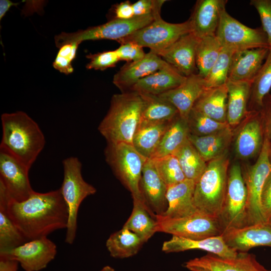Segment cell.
Instances as JSON below:
<instances>
[{"label":"cell","instance_id":"7402d4cb","mask_svg":"<svg viewBox=\"0 0 271 271\" xmlns=\"http://www.w3.org/2000/svg\"><path fill=\"white\" fill-rule=\"evenodd\" d=\"M206 88L204 78L196 73L186 77L179 86L159 96L172 104L179 115L187 120L194 103Z\"/></svg>","mask_w":271,"mask_h":271},{"label":"cell","instance_id":"1f68e13d","mask_svg":"<svg viewBox=\"0 0 271 271\" xmlns=\"http://www.w3.org/2000/svg\"><path fill=\"white\" fill-rule=\"evenodd\" d=\"M145 243L137 234L122 227L109 236L106 246L111 257L124 258L136 255Z\"/></svg>","mask_w":271,"mask_h":271},{"label":"cell","instance_id":"277c9868","mask_svg":"<svg viewBox=\"0 0 271 271\" xmlns=\"http://www.w3.org/2000/svg\"><path fill=\"white\" fill-rule=\"evenodd\" d=\"M227 153L207 162V167L195 183L194 202L197 209L217 218L224 201L228 176Z\"/></svg>","mask_w":271,"mask_h":271},{"label":"cell","instance_id":"f6af8a7d","mask_svg":"<svg viewBox=\"0 0 271 271\" xmlns=\"http://www.w3.org/2000/svg\"><path fill=\"white\" fill-rule=\"evenodd\" d=\"M119 60L131 62L142 59L146 55L143 47L133 43L121 44L116 50Z\"/></svg>","mask_w":271,"mask_h":271},{"label":"cell","instance_id":"83f0119b","mask_svg":"<svg viewBox=\"0 0 271 271\" xmlns=\"http://www.w3.org/2000/svg\"><path fill=\"white\" fill-rule=\"evenodd\" d=\"M251 81H227V122L232 128L247 116Z\"/></svg>","mask_w":271,"mask_h":271},{"label":"cell","instance_id":"ee69618b","mask_svg":"<svg viewBox=\"0 0 271 271\" xmlns=\"http://www.w3.org/2000/svg\"><path fill=\"white\" fill-rule=\"evenodd\" d=\"M250 4L257 11L261 28L266 35L269 47H271V0H251Z\"/></svg>","mask_w":271,"mask_h":271},{"label":"cell","instance_id":"4316f807","mask_svg":"<svg viewBox=\"0 0 271 271\" xmlns=\"http://www.w3.org/2000/svg\"><path fill=\"white\" fill-rule=\"evenodd\" d=\"M227 95L226 83L206 88L196 101L192 110L219 122L227 123Z\"/></svg>","mask_w":271,"mask_h":271},{"label":"cell","instance_id":"836d02e7","mask_svg":"<svg viewBox=\"0 0 271 271\" xmlns=\"http://www.w3.org/2000/svg\"><path fill=\"white\" fill-rule=\"evenodd\" d=\"M157 221L145 204L133 199L131 213L123 227L137 234L146 242L157 232Z\"/></svg>","mask_w":271,"mask_h":271},{"label":"cell","instance_id":"8992f818","mask_svg":"<svg viewBox=\"0 0 271 271\" xmlns=\"http://www.w3.org/2000/svg\"><path fill=\"white\" fill-rule=\"evenodd\" d=\"M104 155L106 163L115 176L130 192L132 199L145 204L140 182L144 164L148 159L140 154L132 144L123 143H107Z\"/></svg>","mask_w":271,"mask_h":271},{"label":"cell","instance_id":"e575fe53","mask_svg":"<svg viewBox=\"0 0 271 271\" xmlns=\"http://www.w3.org/2000/svg\"><path fill=\"white\" fill-rule=\"evenodd\" d=\"M271 88V47L259 70L251 83L248 111H260L263 100Z\"/></svg>","mask_w":271,"mask_h":271},{"label":"cell","instance_id":"f907efd6","mask_svg":"<svg viewBox=\"0 0 271 271\" xmlns=\"http://www.w3.org/2000/svg\"><path fill=\"white\" fill-rule=\"evenodd\" d=\"M19 262L0 257V271H18Z\"/></svg>","mask_w":271,"mask_h":271},{"label":"cell","instance_id":"5b68a950","mask_svg":"<svg viewBox=\"0 0 271 271\" xmlns=\"http://www.w3.org/2000/svg\"><path fill=\"white\" fill-rule=\"evenodd\" d=\"M62 164L64 177L60 189L69 211L65 241L72 244L76 237L79 207L86 198L96 192V189L84 180L81 173L82 164L77 158L65 159Z\"/></svg>","mask_w":271,"mask_h":271},{"label":"cell","instance_id":"6da1fadb","mask_svg":"<svg viewBox=\"0 0 271 271\" xmlns=\"http://www.w3.org/2000/svg\"><path fill=\"white\" fill-rule=\"evenodd\" d=\"M0 208L28 240L47 236L66 229L69 211L60 189L46 193L34 191L26 200L18 202L0 194Z\"/></svg>","mask_w":271,"mask_h":271},{"label":"cell","instance_id":"b9f144b4","mask_svg":"<svg viewBox=\"0 0 271 271\" xmlns=\"http://www.w3.org/2000/svg\"><path fill=\"white\" fill-rule=\"evenodd\" d=\"M79 44L76 42L69 43L59 48V50L53 63V67L66 75L72 73L74 71L72 62L76 57Z\"/></svg>","mask_w":271,"mask_h":271},{"label":"cell","instance_id":"9a60e30c","mask_svg":"<svg viewBox=\"0 0 271 271\" xmlns=\"http://www.w3.org/2000/svg\"><path fill=\"white\" fill-rule=\"evenodd\" d=\"M184 266L189 270L199 268L206 271H270L262 265L254 254L247 252H238L236 256L231 258L209 253L186 261Z\"/></svg>","mask_w":271,"mask_h":271},{"label":"cell","instance_id":"7dc6e473","mask_svg":"<svg viewBox=\"0 0 271 271\" xmlns=\"http://www.w3.org/2000/svg\"><path fill=\"white\" fill-rule=\"evenodd\" d=\"M261 201L264 220L266 222L271 223V172L264 184Z\"/></svg>","mask_w":271,"mask_h":271},{"label":"cell","instance_id":"7c38bea8","mask_svg":"<svg viewBox=\"0 0 271 271\" xmlns=\"http://www.w3.org/2000/svg\"><path fill=\"white\" fill-rule=\"evenodd\" d=\"M223 48L234 52L246 49L269 48L261 27L249 28L231 16L224 9L216 35Z\"/></svg>","mask_w":271,"mask_h":271},{"label":"cell","instance_id":"f35d334b","mask_svg":"<svg viewBox=\"0 0 271 271\" xmlns=\"http://www.w3.org/2000/svg\"><path fill=\"white\" fill-rule=\"evenodd\" d=\"M151 159L158 173L167 186L180 183L186 179L174 155Z\"/></svg>","mask_w":271,"mask_h":271},{"label":"cell","instance_id":"7bdbcfd3","mask_svg":"<svg viewBox=\"0 0 271 271\" xmlns=\"http://www.w3.org/2000/svg\"><path fill=\"white\" fill-rule=\"evenodd\" d=\"M86 57L89 60L86 66V68L96 70L103 71L115 67L120 61L115 50L89 54L86 55Z\"/></svg>","mask_w":271,"mask_h":271},{"label":"cell","instance_id":"d6a6232c","mask_svg":"<svg viewBox=\"0 0 271 271\" xmlns=\"http://www.w3.org/2000/svg\"><path fill=\"white\" fill-rule=\"evenodd\" d=\"M140 94L144 102L140 123L149 124L169 122L179 114L172 104L160 96Z\"/></svg>","mask_w":271,"mask_h":271},{"label":"cell","instance_id":"44dd1931","mask_svg":"<svg viewBox=\"0 0 271 271\" xmlns=\"http://www.w3.org/2000/svg\"><path fill=\"white\" fill-rule=\"evenodd\" d=\"M226 0H198L188 20L191 33L199 39L215 36Z\"/></svg>","mask_w":271,"mask_h":271},{"label":"cell","instance_id":"816d5d0a","mask_svg":"<svg viewBox=\"0 0 271 271\" xmlns=\"http://www.w3.org/2000/svg\"><path fill=\"white\" fill-rule=\"evenodd\" d=\"M18 3H13L9 0L0 1V20L3 19L7 12L12 6L18 5Z\"/></svg>","mask_w":271,"mask_h":271},{"label":"cell","instance_id":"4fadbf2b","mask_svg":"<svg viewBox=\"0 0 271 271\" xmlns=\"http://www.w3.org/2000/svg\"><path fill=\"white\" fill-rule=\"evenodd\" d=\"M56 253V244L47 236H43L1 252L0 257L18 261L25 271H39L47 267Z\"/></svg>","mask_w":271,"mask_h":271},{"label":"cell","instance_id":"60d3db41","mask_svg":"<svg viewBox=\"0 0 271 271\" xmlns=\"http://www.w3.org/2000/svg\"><path fill=\"white\" fill-rule=\"evenodd\" d=\"M233 53L231 50L222 48L216 63L204 78L206 88L217 87L226 83Z\"/></svg>","mask_w":271,"mask_h":271},{"label":"cell","instance_id":"e0dca14e","mask_svg":"<svg viewBox=\"0 0 271 271\" xmlns=\"http://www.w3.org/2000/svg\"><path fill=\"white\" fill-rule=\"evenodd\" d=\"M227 245L237 252H248L256 246H271V223L262 222L232 228L223 232Z\"/></svg>","mask_w":271,"mask_h":271},{"label":"cell","instance_id":"11a10c76","mask_svg":"<svg viewBox=\"0 0 271 271\" xmlns=\"http://www.w3.org/2000/svg\"><path fill=\"white\" fill-rule=\"evenodd\" d=\"M270 159L271 161V142H270Z\"/></svg>","mask_w":271,"mask_h":271},{"label":"cell","instance_id":"cb8c5ba5","mask_svg":"<svg viewBox=\"0 0 271 271\" xmlns=\"http://www.w3.org/2000/svg\"><path fill=\"white\" fill-rule=\"evenodd\" d=\"M268 51L269 48H262L234 52L227 81L252 82L263 63Z\"/></svg>","mask_w":271,"mask_h":271},{"label":"cell","instance_id":"7a4b0ae2","mask_svg":"<svg viewBox=\"0 0 271 271\" xmlns=\"http://www.w3.org/2000/svg\"><path fill=\"white\" fill-rule=\"evenodd\" d=\"M2 138L0 148L30 169L45 145L37 123L26 112L18 111L1 116Z\"/></svg>","mask_w":271,"mask_h":271},{"label":"cell","instance_id":"f1b7e54d","mask_svg":"<svg viewBox=\"0 0 271 271\" xmlns=\"http://www.w3.org/2000/svg\"><path fill=\"white\" fill-rule=\"evenodd\" d=\"M230 126L217 132L205 136L190 133L188 140L207 163L226 153L232 139Z\"/></svg>","mask_w":271,"mask_h":271},{"label":"cell","instance_id":"d4e9b609","mask_svg":"<svg viewBox=\"0 0 271 271\" xmlns=\"http://www.w3.org/2000/svg\"><path fill=\"white\" fill-rule=\"evenodd\" d=\"M195 182L185 180L167 186L166 199L168 207L162 216L176 218L187 216L198 211L194 202Z\"/></svg>","mask_w":271,"mask_h":271},{"label":"cell","instance_id":"8d00e7d4","mask_svg":"<svg viewBox=\"0 0 271 271\" xmlns=\"http://www.w3.org/2000/svg\"><path fill=\"white\" fill-rule=\"evenodd\" d=\"M222 47L216 36L200 39L196 50L198 74L203 78L208 75L217 60Z\"/></svg>","mask_w":271,"mask_h":271},{"label":"cell","instance_id":"3957f363","mask_svg":"<svg viewBox=\"0 0 271 271\" xmlns=\"http://www.w3.org/2000/svg\"><path fill=\"white\" fill-rule=\"evenodd\" d=\"M144 102L134 91L114 94L105 116L98 129L107 143L132 144L134 133L142 119Z\"/></svg>","mask_w":271,"mask_h":271},{"label":"cell","instance_id":"ba28073f","mask_svg":"<svg viewBox=\"0 0 271 271\" xmlns=\"http://www.w3.org/2000/svg\"><path fill=\"white\" fill-rule=\"evenodd\" d=\"M270 141L264 136L263 143L256 162L243 174L247 190L246 214L247 225L264 220L261 208V194L265 182L271 172Z\"/></svg>","mask_w":271,"mask_h":271},{"label":"cell","instance_id":"30bf717a","mask_svg":"<svg viewBox=\"0 0 271 271\" xmlns=\"http://www.w3.org/2000/svg\"><path fill=\"white\" fill-rule=\"evenodd\" d=\"M246 203L247 190L243 173L240 165L235 163L228 172L225 197L218 218L223 232L247 225Z\"/></svg>","mask_w":271,"mask_h":271},{"label":"cell","instance_id":"2e32d148","mask_svg":"<svg viewBox=\"0 0 271 271\" xmlns=\"http://www.w3.org/2000/svg\"><path fill=\"white\" fill-rule=\"evenodd\" d=\"M140 188L144 202L150 213L156 218L166 212L167 186L161 179L153 160L148 159L142 173Z\"/></svg>","mask_w":271,"mask_h":271},{"label":"cell","instance_id":"f546056e","mask_svg":"<svg viewBox=\"0 0 271 271\" xmlns=\"http://www.w3.org/2000/svg\"><path fill=\"white\" fill-rule=\"evenodd\" d=\"M171 121L149 124L140 123L133 136L132 145L144 157L151 159Z\"/></svg>","mask_w":271,"mask_h":271},{"label":"cell","instance_id":"8fae6325","mask_svg":"<svg viewBox=\"0 0 271 271\" xmlns=\"http://www.w3.org/2000/svg\"><path fill=\"white\" fill-rule=\"evenodd\" d=\"M157 232L191 239H202L220 235L223 231L217 218L201 212L183 217L156 216Z\"/></svg>","mask_w":271,"mask_h":271},{"label":"cell","instance_id":"484cf974","mask_svg":"<svg viewBox=\"0 0 271 271\" xmlns=\"http://www.w3.org/2000/svg\"><path fill=\"white\" fill-rule=\"evenodd\" d=\"M186 78V77L168 64L164 68L139 80L129 91L159 96L179 86Z\"/></svg>","mask_w":271,"mask_h":271},{"label":"cell","instance_id":"4dcf8cb0","mask_svg":"<svg viewBox=\"0 0 271 271\" xmlns=\"http://www.w3.org/2000/svg\"><path fill=\"white\" fill-rule=\"evenodd\" d=\"M190 133L187 120L178 114L170 123L151 159L173 155L188 140Z\"/></svg>","mask_w":271,"mask_h":271},{"label":"cell","instance_id":"74e56055","mask_svg":"<svg viewBox=\"0 0 271 271\" xmlns=\"http://www.w3.org/2000/svg\"><path fill=\"white\" fill-rule=\"evenodd\" d=\"M28 241L5 210L0 208V252L15 248Z\"/></svg>","mask_w":271,"mask_h":271},{"label":"cell","instance_id":"681fc988","mask_svg":"<svg viewBox=\"0 0 271 271\" xmlns=\"http://www.w3.org/2000/svg\"><path fill=\"white\" fill-rule=\"evenodd\" d=\"M113 19H129L134 17L132 4L129 1L121 2L115 5L113 9Z\"/></svg>","mask_w":271,"mask_h":271},{"label":"cell","instance_id":"bcb514c9","mask_svg":"<svg viewBox=\"0 0 271 271\" xmlns=\"http://www.w3.org/2000/svg\"><path fill=\"white\" fill-rule=\"evenodd\" d=\"M164 0H139L132 4L134 16L160 14Z\"/></svg>","mask_w":271,"mask_h":271},{"label":"cell","instance_id":"c3c4849f","mask_svg":"<svg viewBox=\"0 0 271 271\" xmlns=\"http://www.w3.org/2000/svg\"><path fill=\"white\" fill-rule=\"evenodd\" d=\"M259 112L264 135L267 136L271 142V94L269 93L264 98L262 106Z\"/></svg>","mask_w":271,"mask_h":271},{"label":"cell","instance_id":"52a82bcc","mask_svg":"<svg viewBox=\"0 0 271 271\" xmlns=\"http://www.w3.org/2000/svg\"><path fill=\"white\" fill-rule=\"evenodd\" d=\"M155 15L134 16L129 19H111L103 24L89 27L74 33H65L55 36L57 47L69 43L80 44L86 40H112L117 42L149 25L155 19Z\"/></svg>","mask_w":271,"mask_h":271},{"label":"cell","instance_id":"d6986e66","mask_svg":"<svg viewBox=\"0 0 271 271\" xmlns=\"http://www.w3.org/2000/svg\"><path fill=\"white\" fill-rule=\"evenodd\" d=\"M168 64L160 56L150 51L141 59L127 62L114 74L113 83L121 92L129 91L141 79L164 68Z\"/></svg>","mask_w":271,"mask_h":271},{"label":"cell","instance_id":"f5cc1de1","mask_svg":"<svg viewBox=\"0 0 271 271\" xmlns=\"http://www.w3.org/2000/svg\"><path fill=\"white\" fill-rule=\"evenodd\" d=\"M99 271H115L113 268L109 265H106Z\"/></svg>","mask_w":271,"mask_h":271},{"label":"cell","instance_id":"5bb4252c","mask_svg":"<svg viewBox=\"0 0 271 271\" xmlns=\"http://www.w3.org/2000/svg\"><path fill=\"white\" fill-rule=\"evenodd\" d=\"M29 170L9 152L0 148V183L11 199L23 201L35 191L30 182Z\"/></svg>","mask_w":271,"mask_h":271},{"label":"cell","instance_id":"ffe728a7","mask_svg":"<svg viewBox=\"0 0 271 271\" xmlns=\"http://www.w3.org/2000/svg\"><path fill=\"white\" fill-rule=\"evenodd\" d=\"M236 136V156L248 159L259 154L263 143L264 130L259 111H249Z\"/></svg>","mask_w":271,"mask_h":271},{"label":"cell","instance_id":"db71d44e","mask_svg":"<svg viewBox=\"0 0 271 271\" xmlns=\"http://www.w3.org/2000/svg\"><path fill=\"white\" fill-rule=\"evenodd\" d=\"M189 270L190 271H206L205 270H204L203 269L199 268H192L190 269Z\"/></svg>","mask_w":271,"mask_h":271},{"label":"cell","instance_id":"9c48e42d","mask_svg":"<svg viewBox=\"0 0 271 271\" xmlns=\"http://www.w3.org/2000/svg\"><path fill=\"white\" fill-rule=\"evenodd\" d=\"M190 33L191 27L189 20L181 23H170L164 21L159 14L151 24L117 42L120 44L135 43L157 53Z\"/></svg>","mask_w":271,"mask_h":271},{"label":"cell","instance_id":"603a6c76","mask_svg":"<svg viewBox=\"0 0 271 271\" xmlns=\"http://www.w3.org/2000/svg\"><path fill=\"white\" fill-rule=\"evenodd\" d=\"M162 249L165 253L199 249L227 258H234L238 253L227 245L222 235L197 240L172 236L164 242Z\"/></svg>","mask_w":271,"mask_h":271},{"label":"cell","instance_id":"d590c367","mask_svg":"<svg viewBox=\"0 0 271 271\" xmlns=\"http://www.w3.org/2000/svg\"><path fill=\"white\" fill-rule=\"evenodd\" d=\"M173 155L178 159L186 179L196 183L205 171L207 163L189 140Z\"/></svg>","mask_w":271,"mask_h":271},{"label":"cell","instance_id":"ac0fdd59","mask_svg":"<svg viewBox=\"0 0 271 271\" xmlns=\"http://www.w3.org/2000/svg\"><path fill=\"white\" fill-rule=\"evenodd\" d=\"M200 39L187 34L156 54L185 77L196 74V53Z\"/></svg>","mask_w":271,"mask_h":271},{"label":"cell","instance_id":"ab89813d","mask_svg":"<svg viewBox=\"0 0 271 271\" xmlns=\"http://www.w3.org/2000/svg\"><path fill=\"white\" fill-rule=\"evenodd\" d=\"M187 122L190 134L197 136L213 134L230 126L227 123L219 122L193 110L188 116Z\"/></svg>","mask_w":271,"mask_h":271}]
</instances>
